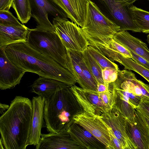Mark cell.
Masks as SVG:
<instances>
[{
  "instance_id": "cell-1",
  "label": "cell",
  "mask_w": 149,
  "mask_h": 149,
  "mask_svg": "<svg viewBox=\"0 0 149 149\" xmlns=\"http://www.w3.org/2000/svg\"><path fill=\"white\" fill-rule=\"evenodd\" d=\"M33 114L32 101L27 97L16 96L8 109L0 117V132L5 149H26Z\"/></svg>"
},
{
  "instance_id": "cell-2",
  "label": "cell",
  "mask_w": 149,
  "mask_h": 149,
  "mask_svg": "<svg viewBox=\"0 0 149 149\" xmlns=\"http://www.w3.org/2000/svg\"><path fill=\"white\" fill-rule=\"evenodd\" d=\"M3 47L9 60L26 72L55 79L72 85L77 83L70 71L51 57L33 49L26 42L18 43Z\"/></svg>"
},
{
  "instance_id": "cell-3",
  "label": "cell",
  "mask_w": 149,
  "mask_h": 149,
  "mask_svg": "<svg viewBox=\"0 0 149 149\" xmlns=\"http://www.w3.org/2000/svg\"><path fill=\"white\" fill-rule=\"evenodd\" d=\"M70 87L56 92L45 100L44 119L49 132L58 133L67 130L73 116L83 111Z\"/></svg>"
},
{
  "instance_id": "cell-4",
  "label": "cell",
  "mask_w": 149,
  "mask_h": 149,
  "mask_svg": "<svg viewBox=\"0 0 149 149\" xmlns=\"http://www.w3.org/2000/svg\"><path fill=\"white\" fill-rule=\"evenodd\" d=\"M27 44L36 51L49 56L69 70L66 48L55 31L29 29Z\"/></svg>"
},
{
  "instance_id": "cell-5",
  "label": "cell",
  "mask_w": 149,
  "mask_h": 149,
  "mask_svg": "<svg viewBox=\"0 0 149 149\" xmlns=\"http://www.w3.org/2000/svg\"><path fill=\"white\" fill-rule=\"evenodd\" d=\"M108 19L120 27V31L141 32L134 23L130 7L123 0H90Z\"/></svg>"
},
{
  "instance_id": "cell-6",
  "label": "cell",
  "mask_w": 149,
  "mask_h": 149,
  "mask_svg": "<svg viewBox=\"0 0 149 149\" xmlns=\"http://www.w3.org/2000/svg\"><path fill=\"white\" fill-rule=\"evenodd\" d=\"M53 25L55 32L66 49L83 52L89 45L81 27L67 18L54 17Z\"/></svg>"
},
{
  "instance_id": "cell-7",
  "label": "cell",
  "mask_w": 149,
  "mask_h": 149,
  "mask_svg": "<svg viewBox=\"0 0 149 149\" xmlns=\"http://www.w3.org/2000/svg\"><path fill=\"white\" fill-rule=\"evenodd\" d=\"M86 36L113 38L120 27L108 19L96 4L89 0L85 22L81 28Z\"/></svg>"
},
{
  "instance_id": "cell-8",
  "label": "cell",
  "mask_w": 149,
  "mask_h": 149,
  "mask_svg": "<svg viewBox=\"0 0 149 149\" xmlns=\"http://www.w3.org/2000/svg\"><path fill=\"white\" fill-rule=\"evenodd\" d=\"M29 1L31 17L37 23V29L54 31L53 24L48 19V14L54 17H59L68 18L65 13L50 0Z\"/></svg>"
},
{
  "instance_id": "cell-9",
  "label": "cell",
  "mask_w": 149,
  "mask_h": 149,
  "mask_svg": "<svg viewBox=\"0 0 149 149\" xmlns=\"http://www.w3.org/2000/svg\"><path fill=\"white\" fill-rule=\"evenodd\" d=\"M69 70L81 88L97 91V82L85 62L82 52L67 49Z\"/></svg>"
},
{
  "instance_id": "cell-10",
  "label": "cell",
  "mask_w": 149,
  "mask_h": 149,
  "mask_svg": "<svg viewBox=\"0 0 149 149\" xmlns=\"http://www.w3.org/2000/svg\"><path fill=\"white\" fill-rule=\"evenodd\" d=\"M73 122L86 129L104 145L106 149H111L107 128L100 116L91 115L83 111L73 117Z\"/></svg>"
},
{
  "instance_id": "cell-11",
  "label": "cell",
  "mask_w": 149,
  "mask_h": 149,
  "mask_svg": "<svg viewBox=\"0 0 149 149\" xmlns=\"http://www.w3.org/2000/svg\"><path fill=\"white\" fill-rule=\"evenodd\" d=\"M70 88L83 111L97 116L108 112L97 91L83 89L75 85Z\"/></svg>"
},
{
  "instance_id": "cell-12",
  "label": "cell",
  "mask_w": 149,
  "mask_h": 149,
  "mask_svg": "<svg viewBox=\"0 0 149 149\" xmlns=\"http://www.w3.org/2000/svg\"><path fill=\"white\" fill-rule=\"evenodd\" d=\"M26 71L13 64L5 54L3 47H0V89L13 88L20 82Z\"/></svg>"
},
{
  "instance_id": "cell-13",
  "label": "cell",
  "mask_w": 149,
  "mask_h": 149,
  "mask_svg": "<svg viewBox=\"0 0 149 149\" xmlns=\"http://www.w3.org/2000/svg\"><path fill=\"white\" fill-rule=\"evenodd\" d=\"M101 119L112 129L115 136L124 149H137L127 133L126 118L114 107L100 116Z\"/></svg>"
},
{
  "instance_id": "cell-14",
  "label": "cell",
  "mask_w": 149,
  "mask_h": 149,
  "mask_svg": "<svg viewBox=\"0 0 149 149\" xmlns=\"http://www.w3.org/2000/svg\"><path fill=\"white\" fill-rule=\"evenodd\" d=\"M111 83L144 99H149V85L137 79L134 73L126 69H119L116 80Z\"/></svg>"
},
{
  "instance_id": "cell-15",
  "label": "cell",
  "mask_w": 149,
  "mask_h": 149,
  "mask_svg": "<svg viewBox=\"0 0 149 149\" xmlns=\"http://www.w3.org/2000/svg\"><path fill=\"white\" fill-rule=\"evenodd\" d=\"M36 149H84L79 143L73 140L68 129L59 133L49 132L41 134Z\"/></svg>"
},
{
  "instance_id": "cell-16",
  "label": "cell",
  "mask_w": 149,
  "mask_h": 149,
  "mask_svg": "<svg viewBox=\"0 0 149 149\" xmlns=\"http://www.w3.org/2000/svg\"><path fill=\"white\" fill-rule=\"evenodd\" d=\"M62 9L68 18L78 26L85 24L89 0H50Z\"/></svg>"
},
{
  "instance_id": "cell-17",
  "label": "cell",
  "mask_w": 149,
  "mask_h": 149,
  "mask_svg": "<svg viewBox=\"0 0 149 149\" xmlns=\"http://www.w3.org/2000/svg\"><path fill=\"white\" fill-rule=\"evenodd\" d=\"M45 100L39 96L32 98L33 114L28 145L36 146L39 143L42 134Z\"/></svg>"
},
{
  "instance_id": "cell-18",
  "label": "cell",
  "mask_w": 149,
  "mask_h": 149,
  "mask_svg": "<svg viewBox=\"0 0 149 149\" xmlns=\"http://www.w3.org/2000/svg\"><path fill=\"white\" fill-rule=\"evenodd\" d=\"M72 86L55 79L40 76L31 85V91L46 100L56 92Z\"/></svg>"
},
{
  "instance_id": "cell-19",
  "label": "cell",
  "mask_w": 149,
  "mask_h": 149,
  "mask_svg": "<svg viewBox=\"0 0 149 149\" xmlns=\"http://www.w3.org/2000/svg\"><path fill=\"white\" fill-rule=\"evenodd\" d=\"M29 29L24 24L15 26L0 24V47L20 42L26 43Z\"/></svg>"
},
{
  "instance_id": "cell-20",
  "label": "cell",
  "mask_w": 149,
  "mask_h": 149,
  "mask_svg": "<svg viewBox=\"0 0 149 149\" xmlns=\"http://www.w3.org/2000/svg\"><path fill=\"white\" fill-rule=\"evenodd\" d=\"M70 136L84 149H106L105 146L84 127L73 122L68 129Z\"/></svg>"
},
{
  "instance_id": "cell-21",
  "label": "cell",
  "mask_w": 149,
  "mask_h": 149,
  "mask_svg": "<svg viewBox=\"0 0 149 149\" xmlns=\"http://www.w3.org/2000/svg\"><path fill=\"white\" fill-rule=\"evenodd\" d=\"M113 38L127 49L143 57L149 62V49L147 45L138 38L131 35L127 31H119Z\"/></svg>"
},
{
  "instance_id": "cell-22",
  "label": "cell",
  "mask_w": 149,
  "mask_h": 149,
  "mask_svg": "<svg viewBox=\"0 0 149 149\" xmlns=\"http://www.w3.org/2000/svg\"><path fill=\"white\" fill-rule=\"evenodd\" d=\"M109 88L113 94L114 103L113 107L117 109L129 120H134L135 109L130 103L126 97L120 90L110 84H109Z\"/></svg>"
},
{
  "instance_id": "cell-23",
  "label": "cell",
  "mask_w": 149,
  "mask_h": 149,
  "mask_svg": "<svg viewBox=\"0 0 149 149\" xmlns=\"http://www.w3.org/2000/svg\"><path fill=\"white\" fill-rule=\"evenodd\" d=\"M114 61L123 65L125 69L132 70L139 74L149 83V70L136 63L131 58L126 57L120 53L116 56Z\"/></svg>"
},
{
  "instance_id": "cell-24",
  "label": "cell",
  "mask_w": 149,
  "mask_h": 149,
  "mask_svg": "<svg viewBox=\"0 0 149 149\" xmlns=\"http://www.w3.org/2000/svg\"><path fill=\"white\" fill-rule=\"evenodd\" d=\"M133 21L141 32L149 33V12L132 5L130 7Z\"/></svg>"
},
{
  "instance_id": "cell-25",
  "label": "cell",
  "mask_w": 149,
  "mask_h": 149,
  "mask_svg": "<svg viewBox=\"0 0 149 149\" xmlns=\"http://www.w3.org/2000/svg\"><path fill=\"white\" fill-rule=\"evenodd\" d=\"M12 6L22 24L26 23L30 19L31 15L29 0H13Z\"/></svg>"
},
{
  "instance_id": "cell-26",
  "label": "cell",
  "mask_w": 149,
  "mask_h": 149,
  "mask_svg": "<svg viewBox=\"0 0 149 149\" xmlns=\"http://www.w3.org/2000/svg\"><path fill=\"white\" fill-rule=\"evenodd\" d=\"M125 128L128 136L137 149H146L142 136L135 119L130 121L126 118Z\"/></svg>"
},
{
  "instance_id": "cell-27",
  "label": "cell",
  "mask_w": 149,
  "mask_h": 149,
  "mask_svg": "<svg viewBox=\"0 0 149 149\" xmlns=\"http://www.w3.org/2000/svg\"><path fill=\"white\" fill-rule=\"evenodd\" d=\"M82 55L88 68L97 82L104 84L102 76V69L87 49L82 52Z\"/></svg>"
},
{
  "instance_id": "cell-28",
  "label": "cell",
  "mask_w": 149,
  "mask_h": 149,
  "mask_svg": "<svg viewBox=\"0 0 149 149\" xmlns=\"http://www.w3.org/2000/svg\"><path fill=\"white\" fill-rule=\"evenodd\" d=\"M87 49L90 54L99 64L102 69L110 68L118 70V65L92 46L89 45Z\"/></svg>"
},
{
  "instance_id": "cell-29",
  "label": "cell",
  "mask_w": 149,
  "mask_h": 149,
  "mask_svg": "<svg viewBox=\"0 0 149 149\" xmlns=\"http://www.w3.org/2000/svg\"><path fill=\"white\" fill-rule=\"evenodd\" d=\"M135 120L140 132L146 149H149V130L138 110L135 109Z\"/></svg>"
},
{
  "instance_id": "cell-30",
  "label": "cell",
  "mask_w": 149,
  "mask_h": 149,
  "mask_svg": "<svg viewBox=\"0 0 149 149\" xmlns=\"http://www.w3.org/2000/svg\"><path fill=\"white\" fill-rule=\"evenodd\" d=\"M0 24L15 26H21L23 25L8 10H0Z\"/></svg>"
},
{
  "instance_id": "cell-31",
  "label": "cell",
  "mask_w": 149,
  "mask_h": 149,
  "mask_svg": "<svg viewBox=\"0 0 149 149\" xmlns=\"http://www.w3.org/2000/svg\"><path fill=\"white\" fill-rule=\"evenodd\" d=\"M118 70L110 68H106L102 70V76L104 84L108 88L109 84L114 82L116 80Z\"/></svg>"
},
{
  "instance_id": "cell-32",
  "label": "cell",
  "mask_w": 149,
  "mask_h": 149,
  "mask_svg": "<svg viewBox=\"0 0 149 149\" xmlns=\"http://www.w3.org/2000/svg\"><path fill=\"white\" fill-rule=\"evenodd\" d=\"M99 93L100 97L105 105L109 112L113 108L114 104L112 92L109 89L107 91Z\"/></svg>"
},
{
  "instance_id": "cell-33",
  "label": "cell",
  "mask_w": 149,
  "mask_h": 149,
  "mask_svg": "<svg viewBox=\"0 0 149 149\" xmlns=\"http://www.w3.org/2000/svg\"><path fill=\"white\" fill-rule=\"evenodd\" d=\"M110 84L113 87L120 90L126 97L130 104L135 109L137 108L141 101L144 99L142 97L135 95L123 89L115 87L111 83Z\"/></svg>"
},
{
  "instance_id": "cell-34",
  "label": "cell",
  "mask_w": 149,
  "mask_h": 149,
  "mask_svg": "<svg viewBox=\"0 0 149 149\" xmlns=\"http://www.w3.org/2000/svg\"><path fill=\"white\" fill-rule=\"evenodd\" d=\"M102 120L108 129L110 138L111 149H124L120 142L115 136L111 128Z\"/></svg>"
},
{
  "instance_id": "cell-35",
  "label": "cell",
  "mask_w": 149,
  "mask_h": 149,
  "mask_svg": "<svg viewBox=\"0 0 149 149\" xmlns=\"http://www.w3.org/2000/svg\"><path fill=\"white\" fill-rule=\"evenodd\" d=\"M132 55V59L134 61L149 70V62L143 57L138 55L131 50L127 49Z\"/></svg>"
},
{
  "instance_id": "cell-36",
  "label": "cell",
  "mask_w": 149,
  "mask_h": 149,
  "mask_svg": "<svg viewBox=\"0 0 149 149\" xmlns=\"http://www.w3.org/2000/svg\"><path fill=\"white\" fill-rule=\"evenodd\" d=\"M136 108L149 118V99L142 100L139 106Z\"/></svg>"
},
{
  "instance_id": "cell-37",
  "label": "cell",
  "mask_w": 149,
  "mask_h": 149,
  "mask_svg": "<svg viewBox=\"0 0 149 149\" xmlns=\"http://www.w3.org/2000/svg\"><path fill=\"white\" fill-rule=\"evenodd\" d=\"M13 0H0V10H9L12 6Z\"/></svg>"
},
{
  "instance_id": "cell-38",
  "label": "cell",
  "mask_w": 149,
  "mask_h": 149,
  "mask_svg": "<svg viewBox=\"0 0 149 149\" xmlns=\"http://www.w3.org/2000/svg\"><path fill=\"white\" fill-rule=\"evenodd\" d=\"M109 89V88L104 84L97 83V91L99 93L105 92Z\"/></svg>"
},
{
  "instance_id": "cell-39",
  "label": "cell",
  "mask_w": 149,
  "mask_h": 149,
  "mask_svg": "<svg viewBox=\"0 0 149 149\" xmlns=\"http://www.w3.org/2000/svg\"><path fill=\"white\" fill-rule=\"evenodd\" d=\"M9 106L4 104H0V113L1 114L3 113L9 108Z\"/></svg>"
},
{
  "instance_id": "cell-40",
  "label": "cell",
  "mask_w": 149,
  "mask_h": 149,
  "mask_svg": "<svg viewBox=\"0 0 149 149\" xmlns=\"http://www.w3.org/2000/svg\"><path fill=\"white\" fill-rule=\"evenodd\" d=\"M137 109L138 110L141 115L145 121L149 130V118Z\"/></svg>"
},
{
  "instance_id": "cell-41",
  "label": "cell",
  "mask_w": 149,
  "mask_h": 149,
  "mask_svg": "<svg viewBox=\"0 0 149 149\" xmlns=\"http://www.w3.org/2000/svg\"><path fill=\"white\" fill-rule=\"evenodd\" d=\"M125 2L131 4H133V3H134V2H135V1H137V0H123Z\"/></svg>"
},
{
  "instance_id": "cell-42",
  "label": "cell",
  "mask_w": 149,
  "mask_h": 149,
  "mask_svg": "<svg viewBox=\"0 0 149 149\" xmlns=\"http://www.w3.org/2000/svg\"><path fill=\"white\" fill-rule=\"evenodd\" d=\"M0 149H4V147L3 145V143L1 140L0 139Z\"/></svg>"
},
{
  "instance_id": "cell-43",
  "label": "cell",
  "mask_w": 149,
  "mask_h": 149,
  "mask_svg": "<svg viewBox=\"0 0 149 149\" xmlns=\"http://www.w3.org/2000/svg\"><path fill=\"white\" fill-rule=\"evenodd\" d=\"M147 41L149 44V34L147 36Z\"/></svg>"
},
{
  "instance_id": "cell-44",
  "label": "cell",
  "mask_w": 149,
  "mask_h": 149,
  "mask_svg": "<svg viewBox=\"0 0 149 149\" xmlns=\"http://www.w3.org/2000/svg\"></svg>"
}]
</instances>
